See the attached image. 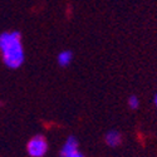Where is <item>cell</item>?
<instances>
[{
	"label": "cell",
	"instance_id": "52a82bcc",
	"mask_svg": "<svg viewBox=\"0 0 157 157\" xmlns=\"http://www.w3.org/2000/svg\"><path fill=\"white\" fill-rule=\"evenodd\" d=\"M71 157H84V155L82 153V152H79V151H77L75 153H73Z\"/></svg>",
	"mask_w": 157,
	"mask_h": 157
},
{
	"label": "cell",
	"instance_id": "5b68a950",
	"mask_svg": "<svg viewBox=\"0 0 157 157\" xmlns=\"http://www.w3.org/2000/svg\"><path fill=\"white\" fill-rule=\"evenodd\" d=\"M57 60H58V64L60 67H68L73 60V53L71 50H62L58 54Z\"/></svg>",
	"mask_w": 157,
	"mask_h": 157
},
{
	"label": "cell",
	"instance_id": "6da1fadb",
	"mask_svg": "<svg viewBox=\"0 0 157 157\" xmlns=\"http://www.w3.org/2000/svg\"><path fill=\"white\" fill-rule=\"evenodd\" d=\"M0 54L3 63L10 69H17L24 63L25 54L19 32H4L0 34Z\"/></svg>",
	"mask_w": 157,
	"mask_h": 157
},
{
	"label": "cell",
	"instance_id": "277c9868",
	"mask_svg": "<svg viewBox=\"0 0 157 157\" xmlns=\"http://www.w3.org/2000/svg\"><path fill=\"white\" fill-rule=\"evenodd\" d=\"M104 141L109 147H117L122 143V135L118 132V131H109V132L106 133V137H104Z\"/></svg>",
	"mask_w": 157,
	"mask_h": 157
},
{
	"label": "cell",
	"instance_id": "8992f818",
	"mask_svg": "<svg viewBox=\"0 0 157 157\" xmlns=\"http://www.w3.org/2000/svg\"><path fill=\"white\" fill-rule=\"evenodd\" d=\"M128 106H129V108H132V109H137V108H138L140 101H138V98H137L135 94L131 96V97L128 98Z\"/></svg>",
	"mask_w": 157,
	"mask_h": 157
},
{
	"label": "cell",
	"instance_id": "7a4b0ae2",
	"mask_svg": "<svg viewBox=\"0 0 157 157\" xmlns=\"http://www.w3.org/2000/svg\"><path fill=\"white\" fill-rule=\"evenodd\" d=\"M27 152L30 157H44L48 152V142L42 135H36L27 143Z\"/></svg>",
	"mask_w": 157,
	"mask_h": 157
},
{
	"label": "cell",
	"instance_id": "3957f363",
	"mask_svg": "<svg viewBox=\"0 0 157 157\" xmlns=\"http://www.w3.org/2000/svg\"><path fill=\"white\" fill-rule=\"evenodd\" d=\"M77 151H79L78 150V141L74 136H69L60 150V157H71Z\"/></svg>",
	"mask_w": 157,
	"mask_h": 157
},
{
	"label": "cell",
	"instance_id": "ba28073f",
	"mask_svg": "<svg viewBox=\"0 0 157 157\" xmlns=\"http://www.w3.org/2000/svg\"><path fill=\"white\" fill-rule=\"evenodd\" d=\"M153 102H155V106L157 107V94L155 96V99H153Z\"/></svg>",
	"mask_w": 157,
	"mask_h": 157
}]
</instances>
